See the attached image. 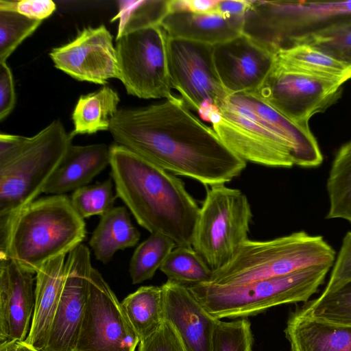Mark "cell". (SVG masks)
<instances>
[{
    "mask_svg": "<svg viewBox=\"0 0 351 351\" xmlns=\"http://www.w3.org/2000/svg\"><path fill=\"white\" fill-rule=\"evenodd\" d=\"M93 268L86 245L81 243L68 254L60 299L43 351H74L86 310Z\"/></svg>",
    "mask_w": 351,
    "mask_h": 351,
    "instance_id": "obj_14",
    "label": "cell"
},
{
    "mask_svg": "<svg viewBox=\"0 0 351 351\" xmlns=\"http://www.w3.org/2000/svg\"><path fill=\"white\" fill-rule=\"evenodd\" d=\"M16 93L13 75L6 62L0 63V121L5 119L13 110Z\"/></svg>",
    "mask_w": 351,
    "mask_h": 351,
    "instance_id": "obj_40",
    "label": "cell"
},
{
    "mask_svg": "<svg viewBox=\"0 0 351 351\" xmlns=\"http://www.w3.org/2000/svg\"><path fill=\"white\" fill-rule=\"evenodd\" d=\"M284 332L291 351H351V325L314 317L301 306L290 313Z\"/></svg>",
    "mask_w": 351,
    "mask_h": 351,
    "instance_id": "obj_20",
    "label": "cell"
},
{
    "mask_svg": "<svg viewBox=\"0 0 351 351\" xmlns=\"http://www.w3.org/2000/svg\"><path fill=\"white\" fill-rule=\"evenodd\" d=\"M244 16L173 11L164 16L160 25L169 38L215 45L243 34Z\"/></svg>",
    "mask_w": 351,
    "mask_h": 351,
    "instance_id": "obj_19",
    "label": "cell"
},
{
    "mask_svg": "<svg viewBox=\"0 0 351 351\" xmlns=\"http://www.w3.org/2000/svg\"><path fill=\"white\" fill-rule=\"evenodd\" d=\"M342 84L294 71L276 61L261 86L253 93L293 122L308 125L339 97Z\"/></svg>",
    "mask_w": 351,
    "mask_h": 351,
    "instance_id": "obj_11",
    "label": "cell"
},
{
    "mask_svg": "<svg viewBox=\"0 0 351 351\" xmlns=\"http://www.w3.org/2000/svg\"><path fill=\"white\" fill-rule=\"evenodd\" d=\"M238 95L261 121L291 146L296 156L297 166L316 167L322 164V154L308 125L293 122L251 93Z\"/></svg>",
    "mask_w": 351,
    "mask_h": 351,
    "instance_id": "obj_23",
    "label": "cell"
},
{
    "mask_svg": "<svg viewBox=\"0 0 351 351\" xmlns=\"http://www.w3.org/2000/svg\"><path fill=\"white\" fill-rule=\"evenodd\" d=\"M252 216L248 199L240 190L225 184L208 189L192 247L212 271L227 264L248 239Z\"/></svg>",
    "mask_w": 351,
    "mask_h": 351,
    "instance_id": "obj_8",
    "label": "cell"
},
{
    "mask_svg": "<svg viewBox=\"0 0 351 351\" xmlns=\"http://www.w3.org/2000/svg\"><path fill=\"white\" fill-rule=\"evenodd\" d=\"M213 129L232 153L244 161L271 167L297 166L291 146L261 121L238 94L229 95L218 106Z\"/></svg>",
    "mask_w": 351,
    "mask_h": 351,
    "instance_id": "obj_9",
    "label": "cell"
},
{
    "mask_svg": "<svg viewBox=\"0 0 351 351\" xmlns=\"http://www.w3.org/2000/svg\"><path fill=\"white\" fill-rule=\"evenodd\" d=\"M161 287L163 317L175 329L186 351H211L215 327L212 316L187 285L167 280Z\"/></svg>",
    "mask_w": 351,
    "mask_h": 351,
    "instance_id": "obj_18",
    "label": "cell"
},
{
    "mask_svg": "<svg viewBox=\"0 0 351 351\" xmlns=\"http://www.w3.org/2000/svg\"><path fill=\"white\" fill-rule=\"evenodd\" d=\"M219 0H169V12H212Z\"/></svg>",
    "mask_w": 351,
    "mask_h": 351,
    "instance_id": "obj_42",
    "label": "cell"
},
{
    "mask_svg": "<svg viewBox=\"0 0 351 351\" xmlns=\"http://www.w3.org/2000/svg\"><path fill=\"white\" fill-rule=\"evenodd\" d=\"M251 324L246 318L219 319L213 332L211 351H252Z\"/></svg>",
    "mask_w": 351,
    "mask_h": 351,
    "instance_id": "obj_36",
    "label": "cell"
},
{
    "mask_svg": "<svg viewBox=\"0 0 351 351\" xmlns=\"http://www.w3.org/2000/svg\"><path fill=\"white\" fill-rule=\"evenodd\" d=\"M112 180L86 185L73 192L70 197L71 205L82 219L101 217L114 208L117 196L113 193Z\"/></svg>",
    "mask_w": 351,
    "mask_h": 351,
    "instance_id": "obj_33",
    "label": "cell"
},
{
    "mask_svg": "<svg viewBox=\"0 0 351 351\" xmlns=\"http://www.w3.org/2000/svg\"><path fill=\"white\" fill-rule=\"evenodd\" d=\"M0 351H21L19 342H7L1 343Z\"/></svg>",
    "mask_w": 351,
    "mask_h": 351,
    "instance_id": "obj_44",
    "label": "cell"
},
{
    "mask_svg": "<svg viewBox=\"0 0 351 351\" xmlns=\"http://www.w3.org/2000/svg\"><path fill=\"white\" fill-rule=\"evenodd\" d=\"M275 56L278 64L294 71L342 84L351 78V67L308 45H291Z\"/></svg>",
    "mask_w": 351,
    "mask_h": 351,
    "instance_id": "obj_25",
    "label": "cell"
},
{
    "mask_svg": "<svg viewBox=\"0 0 351 351\" xmlns=\"http://www.w3.org/2000/svg\"><path fill=\"white\" fill-rule=\"evenodd\" d=\"M326 188L327 219H341L351 224V139L341 147L332 163Z\"/></svg>",
    "mask_w": 351,
    "mask_h": 351,
    "instance_id": "obj_28",
    "label": "cell"
},
{
    "mask_svg": "<svg viewBox=\"0 0 351 351\" xmlns=\"http://www.w3.org/2000/svg\"><path fill=\"white\" fill-rule=\"evenodd\" d=\"M121 305L140 341L156 332L164 322L161 287H141L125 297Z\"/></svg>",
    "mask_w": 351,
    "mask_h": 351,
    "instance_id": "obj_27",
    "label": "cell"
},
{
    "mask_svg": "<svg viewBox=\"0 0 351 351\" xmlns=\"http://www.w3.org/2000/svg\"><path fill=\"white\" fill-rule=\"evenodd\" d=\"M29 137L1 133L0 165H4L16 156L28 143Z\"/></svg>",
    "mask_w": 351,
    "mask_h": 351,
    "instance_id": "obj_41",
    "label": "cell"
},
{
    "mask_svg": "<svg viewBox=\"0 0 351 351\" xmlns=\"http://www.w3.org/2000/svg\"><path fill=\"white\" fill-rule=\"evenodd\" d=\"M139 343L121 302L101 274L93 268L74 351H135Z\"/></svg>",
    "mask_w": 351,
    "mask_h": 351,
    "instance_id": "obj_12",
    "label": "cell"
},
{
    "mask_svg": "<svg viewBox=\"0 0 351 351\" xmlns=\"http://www.w3.org/2000/svg\"><path fill=\"white\" fill-rule=\"evenodd\" d=\"M34 274L10 258H0V344L24 341L35 305Z\"/></svg>",
    "mask_w": 351,
    "mask_h": 351,
    "instance_id": "obj_17",
    "label": "cell"
},
{
    "mask_svg": "<svg viewBox=\"0 0 351 351\" xmlns=\"http://www.w3.org/2000/svg\"><path fill=\"white\" fill-rule=\"evenodd\" d=\"M138 351H186L173 326L166 320L149 337L140 341Z\"/></svg>",
    "mask_w": 351,
    "mask_h": 351,
    "instance_id": "obj_38",
    "label": "cell"
},
{
    "mask_svg": "<svg viewBox=\"0 0 351 351\" xmlns=\"http://www.w3.org/2000/svg\"><path fill=\"white\" fill-rule=\"evenodd\" d=\"M176 244L168 237L153 233L140 243L130 259L129 273L132 284L153 278Z\"/></svg>",
    "mask_w": 351,
    "mask_h": 351,
    "instance_id": "obj_29",
    "label": "cell"
},
{
    "mask_svg": "<svg viewBox=\"0 0 351 351\" xmlns=\"http://www.w3.org/2000/svg\"><path fill=\"white\" fill-rule=\"evenodd\" d=\"M275 54L242 34L213 45L219 77L229 95L258 90L275 62Z\"/></svg>",
    "mask_w": 351,
    "mask_h": 351,
    "instance_id": "obj_16",
    "label": "cell"
},
{
    "mask_svg": "<svg viewBox=\"0 0 351 351\" xmlns=\"http://www.w3.org/2000/svg\"><path fill=\"white\" fill-rule=\"evenodd\" d=\"M140 237L127 209L117 206L101 216L88 243L95 258L106 264L117 251L135 246Z\"/></svg>",
    "mask_w": 351,
    "mask_h": 351,
    "instance_id": "obj_24",
    "label": "cell"
},
{
    "mask_svg": "<svg viewBox=\"0 0 351 351\" xmlns=\"http://www.w3.org/2000/svg\"><path fill=\"white\" fill-rule=\"evenodd\" d=\"M21 351H39L29 345L26 344L24 341L19 342Z\"/></svg>",
    "mask_w": 351,
    "mask_h": 351,
    "instance_id": "obj_45",
    "label": "cell"
},
{
    "mask_svg": "<svg viewBox=\"0 0 351 351\" xmlns=\"http://www.w3.org/2000/svg\"><path fill=\"white\" fill-rule=\"evenodd\" d=\"M252 3V1L219 0L212 12L226 16H244Z\"/></svg>",
    "mask_w": 351,
    "mask_h": 351,
    "instance_id": "obj_43",
    "label": "cell"
},
{
    "mask_svg": "<svg viewBox=\"0 0 351 351\" xmlns=\"http://www.w3.org/2000/svg\"><path fill=\"white\" fill-rule=\"evenodd\" d=\"M56 9V5L51 0H0V10L14 11L41 21L49 17Z\"/></svg>",
    "mask_w": 351,
    "mask_h": 351,
    "instance_id": "obj_39",
    "label": "cell"
},
{
    "mask_svg": "<svg viewBox=\"0 0 351 351\" xmlns=\"http://www.w3.org/2000/svg\"><path fill=\"white\" fill-rule=\"evenodd\" d=\"M171 84L184 104L195 111L205 101L217 106L229 95L217 74L213 45L180 38H167Z\"/></svg>",
    "mask_w": 351,
    "mask_h": 351,
    "instance_id": "obj_13",
    "label": "cell"
},
{
    "mask_svg": "<svg viewBox=\"0 0 351 351\" xmlns=\"http://www.w3.org/2000/svg\"><path fill=\"white\" fill-rule=\"evenodd\" d=\"M110 167L116 196L141 226L192 247L200 208L182 180L118 144L110 147Z\"/></svg>",
    "mask_w": 351,
    "mask_h": 351,
    "instance_id": "obj_2",
    "label": "cell"
},
{
    "mask_svg": "<svg viewBox=\"0 0 351 351\" xmlns=\"http://www.w3.org/2000/svg\"><path fill=\"white\" fill-rule=\"evenodd\" d=\"M49 56L58 69L79 81L104 85L119 79L116 48L104 25L83 29L73 40L53 48Z\"/></svg>",
    "mask_w": 351,
    "mask_h": 351,
    "instance_id": "obj_15",
    "label": "cell"
},
{
    "mask_svg": "<svg viewBox=\"0 0 351 351\" xmlns=\"http://www.w3.org/2000/svg\"><path fill=\"white\" fill-rule=\"evenodd\" d=\"M72 136L54 120L29 140L21 152L0 165V219L36 200L56 170Z\"/></svg>",
    "mask_w": 351,
    "mask_h": 351,
    "instance_id": "obj_6",
    "label": "cell"
},
{
    "mask_svg": "<svg viewBox=\"0 0 351 351\" xmlns=\"http://www.w3.org/2000/svg\"><path fill=\"white\" fill-rule=\"evenodd\" d=\"M335 258V251L323 237L304 231L267 241L247 239L227 264L213 271L208 283L243 284L312 266H332Z\"/></svg>",
    "mask_w": 351,
    "mask_h": 351,
    "instance_id": "obj_5",
    "label": "cell"
},
{
    "mask_svg": "<svg viewBox=\"0 0 351 351\" xmlns=\"http://www.w3.org/2000/svg\"><path fill=\"white\" fill-rule=\"evenodd\" d=\"M296 44L310 45L351 67V17L300 37L291 45Z\"/></svg>",
    "mask_w": 351,
    "mask_h": 351,
    "instance_id": "obj_32",
    "label": "cell"
},
{
    "mask_svg": "<svg viewBox=\"0 0 351 351\" xmlns=\"http://www.w3.org/2000/svg\"><path fill=\"white\" fill-rule=\"evenodd\" d=\"M351 17V1H252L243 34L276 53L297 38Z\"/></svg>",
    "mask_w": 351,
    "mask_h": 351,
    "instance_id": "obj_7",
    "label": "cell"
},
{
    "mask_svg": "<svg viewBox=\"0 0 351 351\" xmlns=\"http://www.w3.org/2000/svg\"><path fill=\"white\" fill-rule=\"evenodd\" d=\"M351 282V232L344 236L335 258L330 278L322 293L324 297L335 293Z\"/></svg>",
    "mask_w": 351,
    "mask_h": 351,
    "instance_id": "obj_37",
    "label": "cell"
},
{
    "mask_svg": "<svg viewBox=\"0 0 351 351\" xmlns=\"http://www.w3.org/2000/svg\"><path fill=\"white\" fill-rule=\"evenodd\" d=\"M108 131L116 144L205 186L225 184L246 167V162L176 96L158 104L118 110Z\"/></svg>",
    "mask_w": 351,
    "mask_h": 351,
    "instance_id": "obj_1",
    "label": "cell"
},
{
    "mask_svg": "<svg viewBox=\"0 0 351 351\" xmlns=\"http://www.w3.org/2000/svg\"><path fill=\"white\" fill-rule=\"evenodd\" d=\"M331 265H317L273 278L232 285H187L214 317L246 318L285 304L306 302L324 284Z\"/></svg>",
    "mask_w": 351,
    "mask_h": 351,
    "instance_id": "obj_4",
    "label": "cell"
},
{
    "mask_svg": "<svg viewBox=\"0 0 351 351\" xmlns=\"http://www.w3.org/2000/svg\"><path fill=\"white\" fill-rule=\"evenodd\" d=\"M301 307L314 317L351 325V282L335 293L309 300Z\"/></svg>",
    "mask_w": 351,
    "mask_h": 351,
    "instance_id": "obj_35",
    "label": "cell"
},
{
    "mask_svg": "<svg viewBox=\"0 0 351 351\" xmlns=\"http://www.w3.org/2000/svg\"><path fill=\"white\" fill-rule=\"evenodd\" d=\"M168 36L152 25L116 39L119 80L128 94L141 99L173 97L167 61Z\"/></svg>",
    "mask_w": 351,
    "mask_h": 351,
    "instance_id": "obj_10",
    "label": "cell"
},
{
    "mask_svg": "<svg viewBox=\"0 0 351 351\" xmlns=\"http://www.w3.org/2000/svg\"><path fill=\"white\" fill-rule=\"evenodd\" d=\"M108 165L110 147L106 144L71 145L43 193L53 195L74 191L88 185Z\"/></svg>",
    "mask_w": 351,
    "mask_h": 351,
    "instance_id": "obj_22",
    "label": "cell"
},
{
    "mask_svg": "<svg viewBox=\"0 0 351 351\" xmlns=\"http://www.w3.org/2000/svg\"><path fill=\"white\" fill-rule=\"evenodd\" d=\"M169 12V0L118 1L117 14L111 20H119L116 39L142 28L160 25Z\"/></svg>",
    "mask_w": 351,
    "mask_h": 351,
    "instance_id": "obj_30",
    "label": "cell"
},
{
    "mask_svg": "<svg viewBox=\"0 0 351 351\" xmlns=\"http://www.w3.org/2000/svg\"><path fill=\"white\" fill-rule=\"evenodd\" d=\"M86 233L84 220L70 197H42L0 219V258L12 259L36 274L47 262L81 244Z\"/></svg>",
    "mask_w": 351,
    "mask_h": 351,
    "instance_id": "obj_3",
    "label": "cell"
},
{
    "mask_svg": "<svg viewBox=\"0 0 351 351\" xmlns=\"http://www.w3.org/2000/svg\"><path fill=\"white\" fill-rule=\"evenodd\" d=\"M120 98L110 86L81 95L72 113V137L77 134H92L108 130L112 117L118 111Z\"/></svg>",
    "mask_w": 351,
    "mask_h": 351,
    "instance_id": "obj_26",
    "label": "cell"
},
{
    "mask_svg": "<svg viewBox=\"0 0 351 351\" xmlns=\"http://www.w3.org/2000/svg\"><path fill=\"white\" fill-rule=\"evenodd\" d=\"M160 270L169 280L186 285L208 282L213 271L192 247L177 246L168 255Z\"/></svg>",
    "mask_w": 351,
    "mask_h": 351,
    "instance_id": "obj_31",
    "label": "cell"
},
{
    "mask_svg": "<svg viewBox=\"0 0 351 351\" xmlns=\"http://www.w3.org/2000/svg\"><path fill=\"white\" fill-rule=\"evenodd\" d=\"M42 22L14 11L0 10V63L6 62L13 51Z\"/></svg>",
    "mask_w": 351,
    "mask_h": 351,
    "instance_id": "obj_34",
    "label": "cell"
},
{
    "mask_svg": "<svg viewBox=\"0 0 351 351\" xmlns=\"http://www.w3.org/2000/svg\"><path fill=\"white\" fill-rule=\"evenodd\" d=\"M66 255L45 263L36 273L35 305L29 332L24 342L39 350L45 349L60 299Z\"/></svg>",
    "mask_w": 351,
    "mask_h": 351,
    "instance_id": "obj_21",
    "label": "cell"
}]
</instances>
